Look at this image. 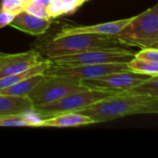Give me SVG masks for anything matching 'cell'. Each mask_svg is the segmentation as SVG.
I'll use <instances>...</instances> for the list:
<instances>
[{
    "label": "cell",
    "instance_id": "6da1fadb",
    "mask_svg": "<svg viewBox=\"0 0 158 158\" xmlns=\"http://www.w3.org/2000/svg\"><path fill=\"white\" fill-rule=\"evenodd\" d=\"M77 112L90 117L94 123L108 122L131 115L157 114L158 98L125 92L101 100Z\"/></svg>",
    "mask_w": 158,
    "mask_h": 158
},
{
    "label": "cell",
    "instance_id": "7a4b0ae2",
    "mask_svg": "<svg viewBox=\"0 0 158 158\" xmlns=\"http://www.w3.org/2000/svg\"><path fill=\"white\" fill-rule=\"evenodd\" d=\"M127 47L122 45L116 35L78 33L54 37L43 42L35 49L44 57H54L98 49Z\"/></svg>",
    "mask_w": 158,
    "mask_h": 158
},
{
    "label": "cell",
    "instance_id": "3957f363",
    "mask_svg": "<svg viewBox=\"0 0 158 158\" xmlns=\"http://www.w3.org/2000/svg\"><path fill=\"white\" fill-rule=\"evenodd\" d=\"M124 46L158 48V4L133 17L117 35Z\"/></svg>",
    "mask_w": 158,
    "mask_h": 158
},
{
    "label": "cell",
    "instance_id": "277c9868",
    "mask_svg": "<svg viewBox=\"0 0 158 158\" xmlns=\"http://www.w3.org/2000/svg\"><path fill=\"white\" fill-rule=\"evenodd\" d=\"M125 93V92H113L99 89H86L67 95L55 102L33 106L32 112L40 118L44 119L56 115L67 112H77L81 109L86 108L101 100L110 96Z\"/></svg>",
    "mask_w": 158,
    "mask_h": 158
},
{
    "label": "cell",
    "instance_id": "5b68a950",
    "mask_svg": "<svg viewBox=\"0 0 158 158\" xmlns=\"http://www.w3.org/2000/svg\"><path fill=\"white\" fill-rule=\"evenodd\" d=\"M135 52L127 47L91 50L54 57H46L52 64L58 66L99 65L113 63H129L134 57Z\"/></svg>",
    "mask_w": 158,
    "mask_h": 158
},
{
    "label": "cell",
    "instance_id": "8992f818",
    "mask_svg": "<svg viewBox=\"0 0 158 158\" xmlns=\"http://www.w3.org/2000/svg\"><path fill=\"white\" fill-rule=\"evenodd\" d=\"M89 89L81 81L66 77L44 74L42 80L32 88L28 96L33 106L44 105L59 100L71 94Z\"/></svg>",
    "mask_w": 158,
    "mask_h": 158
},
{
    "label": "cell",
    "instance_id": "52a82bcc",
    "mask_svg": "<svg viewBox=\"0 0 158 158\" xmlns=\"http://www.w3.org/2000/svg\"><path fill=\"white\" fill-rule=\"evenodd\" d=\"M130 70L128 63H113L99 65H80V66H58L50 64L44 74L51 76L66 77L73 80L83 81L99 78L110 73Z\"/></svg>",
    "mask_w": 158,
    "mask_h": 158
},
{
    "label": "cell",
    "instance_id": "ba28073f",
    "mask_svg": "<svg viewBox=\"0 0 158 158\" xmlns=\"http://www.w3.org/2000/svg\"><path fill=\"white\" fill-rule=\"evenodd\" d=\"M153 75L143 74L131 70L110 73L99 78L81 81L89 89H99L113 92H128L146 81Z\"/></svg>",
    "mask_w": 158,
    "mask_h": 158
},
{
    "label": "cell",
    "instance_id": "9c48e42d",
    "mask_svg": "<svg viewBox=\"0 0 158 158\" xmlns=\"http://www.w3.org/2000/svg\"><path fill=\"white\" fill-rule=\"evenodd\" d=\"M45 58L35 48L18 54L0 52V79L25 71L38 65Z\"/></svg>",
    "mask_w": 158,
    "mask_h": 158
},
{
    "label": "cell",
    "instance_id": "30bf717a",
    "mask_svg": "<svg viewBox=\"0 0 158 158\" xmlns=\"http://www.w3.org/2000/svg\"><path fill=\"white\" fill-rule=\"evenodd\" d=\"M133 17L119 20L109 21L89 26H65L54 37H62L78 33H94V34H110L117 35L127 24L132 20Z\"/></svg>",
    "mask_w": 158,
    "mask_h": 158
},
{
    "label": "cell",
    "instance_id": "8fae6325",
    "mask_svg": "<svg viewBox=\"0 0 158 158\" xmlns=\"http://www.w3.org/2000/svg\"><path fill=\"white\" fill-rule=\"evenodd\" d=\"M51 24L52 19L39 18L22 10L15 16L9 25L31 35H41L45 33Z\"/></svg>",
    "mask_w": 158,
    "mask_h": 158
},
{
    "label": "cell",
    "instance_id": "7c38bea8",
    "mask_svg": "<svg viewBox=\"0 0 158 158\" xmlns=\"http://www.w3.org/2000/svg\"><path fill=\"white\" fill-rule=\"evenodd\" d=\"M94 121L90 117L78 113V112H67L54 117L42 119L38 128L43 127H55V128H69L80 127L84 125L94 124Z\"/></svg>",
    "mask_w": 158,
    "mask_h": 158
},
{
    "label": "cell",
    "instance_id": "4fadbf2b",
    "mask_svg": "<svg viewBox=\"0 0 158 158\" xmlns=\"http://www.w3.org/2000/svg\"><path fill=\"white\" fill-rule=\"evenodd\" d=\"M33 104L28 95L0 94V116L32 112Z\"/></svg>",
    "mask_w": 158,
    "mask_h": 158
},
{
    "label": "cell",
    "instance_id": "5bb4252c",
    "mask_svg": "<svg viewBox=\"0 0 158 158\" xmlns=\"http://www.w3.org/2000/svg\"><path fill=\"white\" fill-rule=\"evenodd\" d=\"M42 118L36 116L33 112L12 114L0 116L1 127H32L38 128Z\"/></svg>",
    "mask_w": 158,
    "mask_h": 158
},
{
    "label": "cell",
    "instance_id": "9a60e30c",
    "mask_svg": "<svg viewBox=\"0 0 158 158\" xmlns=\"http://www.w3.org/2000/svg\"><path fill=\"white\" fill-rule=\"evenodd\" d=\"M51 62L45 58L44 61H42L41 63H39L38 65L17 74H13V75H9L6 77H4L2 79H0V90L6 88L8 86H11L15 83H18L20 81H23L27 78H30L31 76L37 75V74H42L44 72V70L50 66Z\"/></svg>",
    "mask_w": 158,
    "mask_h": 158
},
{
    "label": "cell",
    "instance_id": "2e32d148",
    "mask_svg": "<svg viewBox=\"0 0 158 158\" xmlns=\"http://www.w3.org/2000/svg\"><path fill=\"white\" fill-rule=\"evenodd\" d=\"M44 77V73L37 74L27 78L23 81H19L11 86L0 90V94H6V95H17V96H25L30 94L32 88L42 80Z\"/></svg>",
    "mask_w": 158,
    "mask_h": 158
},
{
    "label": "cell",
    "instance_id": "e0dca14e",
    "mask_svg": "<svg viewBox=\"0 0 158 158\" xmlns=\"http://www.w3.org/2000/svg\"><path fill=\"white\" fill-rule=\"evenodd\" d=\"M136 94H146L158 98V74L153 75L146 81H143L136 87L128 91Z\"/></svg>",
    "mask_w": 158,
    "mask_h": 158
},
{
    "label": "cell",
    "instance_id": "ac0fdd59",
    "mask_svg": "<svg viewBox=\"0 0 158 158\" xmlns=\"http://www.w3.org/2000/svg\"><path fill=\"white\" fill-rule=\"evenodd\" d=\"M128 68L130 70L138 72V73L148 74V75H157L158 74V63L148 62V61L141 60L135 57H133L128 63Z\"/></svg>",
    "mask_w": 158,
    "mask_h": 158
},
{
    "label": "cell",
    "instance_id": "d6986e66",
    "mask_svg": "<svg viewBox=\"0 0 158 158\" xmlns=\"http://www.w3.org/2000/svg\"><path fill=\"white\" fill-rule=\"evenodd\" d=\"M23 10L37 16L39 18H43V19H51L48 12H47V8L44 6H42L38 4H35L33 2H26L23 4Z\"/></svg>",
    "mask_w": 158,
    "mask_h": 158
},
{
    "label": "cell",
    "instance_id": "ffe728a7",
    "mask_svg": "<svg viewBox=\"0 0 158 158\" xmlns=\"http://www.w3.org/2000/svg\"><path fill=\"white\" fill-rule=\"evenodd\" d=\"M134 57L148 62L158 63V48H143L140 52L135 53Z\"/></svg>",
    "mask_w": 158,
    "mask_h": 158
},
{
    "label": "cell",
    "instance_id": "44dd1931",
    "mask_svg": "<svg viewBox=\"0 0 158 158\" xmlns=\"http://www.w3.org/2000/svg\"><path fill=\"white\" fill-rule=\"evenodd\" d=\"M23 4L22 0H2L0 8L17 15L23 10Z\"/></svg>",
    "mask_w": 158,
    "mask_h": 158
},
{
    "label": "cell",
    "instance_id": "7402d4cb",
    "mask_svg": "<svg viewBox=\"0 0 158 158\" xmlns=\"http://www.w3.org/2000/svg\"><path fill=\"white\" fill-rule=\"evenodd\" d=\"M47 12L50 19L57 18L64 14L63 12V1L62 0H52L47 7Z\"/></svg>",
    "mask_w": 158,
    "mask_h": 158
},
{
    "label": "cell",
    "instance_id": "603a6c76",
    "mask_svg": "<svg viewBox=\"0 0 158 158\" xmlns=\"http://www.w3.org/2000/svg\"><path fill=\"white\" fill-rule=\"evenodd\" d=\"M16 14L0 8V29L8 26L14 19Z\"/></svg>",
    "mask_w": 158,
    "mask_h": 158
},
{
    "label": "cell",
    "instance_id": "cb8c5ba5",
    "mask_svg": "<svg viewBox=\"0 0 158 158\" xmlns=\"http://www.w3.org/2000/svg\"><path fill=\"white\" fill-rule=\"evenodd\" d=\"M52 0H31V2H33L35 4H38L42 6H44V7H48V6L50 5ZM30 2V1H29Z\"/></svg>",
    "mask_w": 158,
    "mask_h": 158
},
{
    "label": "cell",
    "instance_id": "d4e9b609",
    "mask_svg": "<svg viewBox=\"0 0 158 158\" xmlns=\"http://www.w3.org/2000/svg\"><path fill=\"white\" fill-rule=\"evenodd\" d=\"M29 1H31V0H22L23 3H26V2H29Z\"/></svg>",
    "mask_w": 158,
    "mask_h": 158
},
{
    "label": "cell",
    "instance_id": "484cf974",
    "mask_svg": "<svg viewBox=\"0 0 158 158\" xmlns=\"http://www.w3.org/2000/svg\"><path fill=\"white\" fill-rule=\"evenodd\" d=\"M85 1H88V0H85Z\"/></svg>",
    "mask_w": 158,
    "mask_h": 158
}]
</instances>
